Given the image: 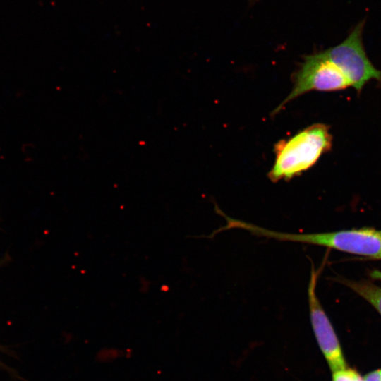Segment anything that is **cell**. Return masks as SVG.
<instances>
[{"label":"cell","instance_id":"obj_1","mask_svg":"<svg viewBox=\"0 0 381 381\" xmlns=\"http://www.w3.org/2000/svg\"><path fill=\"white\" fill-rule=\"evenodd\" d=\"M227 227L229 229H244L258 236L325 246L373 259H377L381 253V231L371 228L323 233L289 234L267 230L231 217L227 221Z\"/></svg>","mask_w":381,"mask_h":381},{"label":"cell","instance_id":"obj_2","mask_svg":"<svg viewBox=\"0 0 381 381\" xmlns=\"http://www.w3.org/2000/svg\"><path fill=\"white\" fill-rule=\"evenodd\" d=\"M332 145L329 128L313 124L274 146V163L267 174L272 182L290 180L313 166Z\"/></svg>","mask_w":381,"mask_h":381},{"label":"cell","instance_id":"obj_3","mask_svg":"<svg viewBox=\"0 0 381 381\" xmlns=\"http://www.w3.org/2000/svg\"><path fill=\"white\" fill-rule=\"evenodd\" d=\"M365 20H361L340 44L318 52L345 75L358 92L370 80H381V71L368 58L363 44Z\"/></svg>","mask_w":381,"mask_h":381},{"label":"cell","instance_id":"obj_4","mask_svg":"<svg viewBox=\"0 0 381 381\" xmlns=\"http://www.w3.org/2000/svg\"><path fill=\"white\" fill-rule=\"evenodd\" d=\"M351 86L345 75L318 53L306 56L293 75V88L287 97L273 111L278 113L284 106L311 90L335 91Z\"/></svg>","mask_w":381,"mask_h":381},{"label":"cell","instance_id":"obj_5","mask_svg":"<svg viewBox=\"0 0 381 381\" xmlns=\"http://www.w3.org/2000/svg\"><path fill=\"white\" fill-rule=\"evenodd\" d=\"M320 271L312 263L308 287L310 319L314 335L332 372L348 366L334 329L324 310L316 293Z\"/></svg>","mask_w":381,"mask_h":381},{"label":"cell","instance_id":"obj_6","mask_svg":"<svg viewBox=\"0 0 381 381\" xmlns=\"http://www.w3.org/2000/svg\"><path fill=\"white\" fill-rule=\"evenodd\" d=\"M341 283L371 304L381 315V287L368 282H357L346 279H341Z\"/></svg>","mask_w":381,"mask_h":381},{"label":"cell","instance_id":"obj_7","mask_svg":"<svg viewBox=\"0 0 381 381\" xmlns=\"http://www.w3.org/2000/svg\"><path fill=\"white\" fill-rule=\"evenodd\" d=\"M332 373V381H364L356 370L349 367Z\"/></svg>","mask_w":381,"mask_h":381},{"label":"cell","instance_id":"obj_8","mask_svg":"<svg viewBox=\"0 0 381 381\" xmlns=\"http://www.w3.org/2000/svg\"><path fill=\"white\" fill-rule=\"evenodd\" d=\"M363 377L364 381H381V368L372 370Z\"/></svg>","mask_w":381,"mask_h":381},{"label":"cell","instance_id":"obj_9","mask_svg":"<svg viewBox=\"0 0 381 381\" xmlns=\"http://www.w3.org/2000/svg\"><path fill=\"white\" fill-rule=\"evenodd\" d=\"M370 276L373 279L381 281V271L379 270H374L371 271Z\"/></svg>","mask_w":381,"mask_h":381},{"label":"cell","instance_id":"obj_10","mask_svg":"<svg viewBox=\"0 0 381 381\" xmlns=\"http://www.w3.org/2000/svg\"><path fill=\"white\" fill-rule=\"evenodd\" d=\"M8 259V255H4L3 258H0V267L3 266L5 263H6Z\"/></svg>","mask_w":381,"mask_h":381},{"label":"cell","instance_id":"obj_11","mask_svg":"<svg viewBox=\"0 0 381 381\" xmlns=\"http://www.w3.org/2000/svg\"><path fill=\"white\" fill-rule=\"evenodd\" d=\"M377 259L381 260V253L379 255V256L377 258Z\"/></svg>","mask_w":381,"mask_h":381}]
</instances>
